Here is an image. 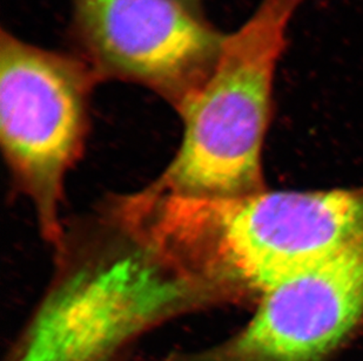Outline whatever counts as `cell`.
<instances>
[{
	"instance_id": "6da1fadb",
	"label": "cell",
	"mask_w": 363,
	"mask_h": 361,
	"mask_svg": "<svg viewBox=\"0 0 363 361\" xmlns=\"http://www.w3.org/2000/svg\"><path fill=\"white\" fill-rule=\"evenodd\" d=\"M159 255L221 303L257 298L363 234V188L235 198L162 195L148 218Z\"/></svg>"
},
{
	"instance_id": "7a4b0ae2",
	"label": "cell",
	"mask_w": 363,
	"mask_h": 361,
	"mask_svg": "<svg viewBox=\"0 0 363 361\" xmlns=\"http://www.w3.org/2000/svg\"><path fill=\"white\" fill-rule=\"evenodd\" d=\"M100 239L71 256L5 361H121L135 341L218 305L106 209Z\"/></svg>"
},
{
	"instance_id": "3957f363",
	"label": "cell",
	"mask_w": 363,
	"mask_h": 361,
	"mask_svg": "<svg viewBox=\"0 0 363 361\" xmlns=\"http://www.w3.org/2000/svg\"><path fill=\"white\" fill-rule=\"evenodd\" d=\"M305 0H261L227 35L216 69L179 115L178 153L147 185L162 194L235 198L264 190L262 148L273 110L275 73L289 23Z\"/></svg>"
},
{
	"instance_id": "277c9868",
	"label": "cell",
	"mask_w": 363,
	"mask_h": 361,
	"mask_svg": "<svg viewBox=\"0 0 363 361\" xmlns=\"http://www.w3.org/2000/svg\"><path fill=\"white\" fill-rule=\"evenodd\" d=\"M99 85L78 57L0 32V141L14 183L31 202L46 242H65L66 175L85 147Z\"/></svg>"
},
{
	"instance_id": "5b68a950",
	"label": "cell",
	"mask_w": 363,
	"mask_h": 361,
	"mask_svg": "<svg viewBox=\"0 0 363 361\" xmlns=\"http://www.w3.org/2000/svg\"><path fill=\"white\" fill-rule=\"evenodd\" d=\"M73 55L98 84L148 89L180 113L205 86L227 35L178 0H71Z\"/></svg>"
},
{
	"instance_id": "8992f818",
	"label": "cell",
	"mask_w": 363,
	"mask_h": 361,
	"mask_svg": "<svg viewBox=\"0 0 363 361\" xmlns=\"http://www.w3.org/2000/svg\"><path fill=\"white\" fill-rule=\"evenodd\" d=\"M363 321V234L307 273L264 293L226 340L162 361H328Z\"/></svg>"
},
{
	"instance_id": "52a82bcc",
	"label": "cell",
	"mask_w": 363,
	"mask_h": 361,
	"mask_svg": "<svg viewBox=\"0 0 363 361\" xmlns=\"http://www.w3.org/2000/svg\"><path fill=\"white\" fill-rule=\"evenodd\" d=\"M187 10L198 17L205 18L203 16V0H178Z\"/></svg>"
}]
</instances>
